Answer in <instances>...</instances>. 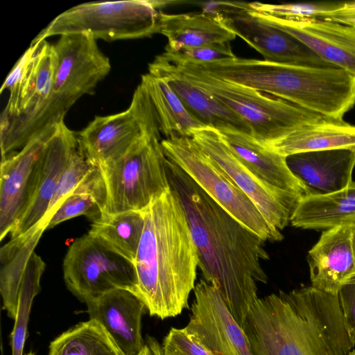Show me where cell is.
Masks as SVG:
<instances>
[{
    "label": "cell",
    "mask_w": 355,
    "mask_h": 355,
    "mask_svg": "<svg viewBox=\"0 0 355 355\" xmlns=\"http://www.w3.org/2000/svg\"><path fill=\"white\" fill-rule=\"evenodd\" d=\"M166 173L169 186L184 211L202 279L218 291L242 327L258 298L257 283L268 282L261 265L269 259L265 241L226 211L168 159Z\"/></svg>",
    "instance_id": "6da1fadb"
},
{
    "label": "cell",
    "mask_w": 355,
    "mask_h": 355,
    "mask_svg": "<svg viewBox=\"0 0 355 355\" xmlns=\"http://www.w3.org/2000/svg\"><path fill=\"white\" fill-rule=\"evenodd\" d=\"M253 355H348L337 295L312 286L258 297L242 326Z\"/></svg>",
    "instance_id": "7a4b0ae2"
},
{
    "label": "cell",
    "mask_w": 355,
    "mask_h": 355,
    "mask_svg": "<svg viewBox=\"0 0 355 355\" xmlns=\"http://www.w3.org/2000/svg\"><path fill=\"white\" fill-rule=\"evenodd\" d=\"M144 227L134 264L135 294L162 320L188 308L198 255L182 206L171 189L144 209Z\"/></svg>",
    "instance_id": "3957f363"
},
{
    "label": "cell",
    "mask_w": 355,
    "mask_h": 355,
    "mask_svg": "<svg viewBox=\"0 0 355 355\" xmlns=\"http://www.w3.org/2000/svg\"><path fill=\"white\" fill-rule=\"evenodd\" d=\"M199 68L216 78L326 117L343 119L355 104V76L336 67L286 64L236 56L202 64Z\"/></svg>",
    "instance_id": "277c9868"
},
{
    "label": "cell",
    "mask_w": 355,
    "mask_h": 355,
    "mask_svg": "<svg viewBox=\"0 0 355 355\" xmlns=\"http://www.w3.org/2000/svg\"><path fill=\"white\" fill-rule=\"evenodd\" d=\"M57 64L52 90L44 108L9 146V152L21 149L46 127L64 120L71 107L83 95L92 94L110 72V59L87 34L60 35L53 44Z\"/></svg>",
    "instance_id": "5b68a950"
},
{
    "label": "cell",
    "mask_w": 355,
    "mask_h": 355,
    "mask_svg": "<svg viewBox=\"0 0 355 355\" xmlns=\"http://www.w3.org/2000/svg\"><path fill=\"white\" fill-rule=\"evenodd\" d=\"M156 58L232 110L264 145L322 116L277 97L216 78L191 64L170 63L158 55Z\"/></svg>",
    "instance_id": "8992f818"
},
{
    "label": "cell",
    "mask_w": 355,
    "mask_h": 355,
    "mask_svg": "<svg viewBox=\"0 0 355 355\" xmlns=\"http://www.w3.org/2000/svg\"><path fill=\"white\" fill-rule=\"evenodd\" d=\"M160 131L146 134L119 159L98 167L105 187V214L142 211L170 189Z\"/></svg>",
    "instance_id": "52a82bcc"
},
{
    "label": "cell",
    "mask_w": 355,
    "mask_h": 355,
    "mask_svg": "<svg viewBox=\"0 0 355 355\" xmlns=\"http://www.w3.org/2000/svg\"><path fill=\"white\" fill-rule=\"evenodd\" d=\"M163 1H105L77 5L57 16L32 41L49 37L87 34L106 41L137 39L159 33L157 8Z\"/></svg>",
    "instance_id": "ba28073f"
},
{
    "label": "cell",
    "mask_w": 355,
    "mask_h": 355,
    "mask_svg": "<svg viewBox=\"0 0 355 355\" xmlns=\"http://www.w3.org/2000/svg\"><path fill=\"white\" fill-rule=\"evenodd\" d=\"M166 158L185 172L208 196L265 241H281L280 230L270 225L228 175L192 139H162Z\"/></svg>",
    "instance_id": "9c48e42d"
},
{
    "label": "cell",
    "mask_w": 355,
    "mask_h": 355,
    "mask_svg": "<svg viewBox=\"0 0 355 355\" xmlns=\"http://www.w3.org/2000/svg\"><path fill=\"white\" fill-rule=\"evenodd\" d=\"M62 268L67 288L85 304L114 288L136 291L134 262L89 233L71 244Z\"/></svg>",
    "instance_id": "30bf717a"
},
{
    "label": "cell",
    "mask_w": 355,
    "mask_h": 355,
    "mask_svg": "<svg viewBox=\"0 0 355 355\" xmlns=\"http://www.w3.org/2000/svg\"><path fill=\"white\" fill-rule=\"evenodd\" d=\"M157 130L160 131L154 107L140 83L128 109L96 116L76 133L78 150L89 164L99 167L119 159L142 137Z\"/></svg>",
    "instance_id": "8fae6325"
},
{
    "label": "cell",
    "mask_w": 355,
    "mask_h": 355,
    "mask_svg": "<svg viewBox=\"0 0 355 355\" xmlns=\"http://www.w3.org/2000/svg\"><path fill=\"white\" fill-rule=\"evenodd\" d=\"M215 6L212 13L236 35L259 52L265 60L286 64L334 67L297 38L259 17L249 3L220 1Z\"/></svg>",
    "instance_id": "7c38bea8"
},
{
    "label": "cell",
    "mask_w": 355,
    "mask_h": 355,
    "mask_svg": "<svg viewBox=\"0 0 355 355\" xmlns=\"http://www.w3.org/2000/svg\"><path fill=\"white\" fill-rule=\"evenodd\" d=\"M191 137L250 198L270 225L280 231L288 225L300 197L273 188L257 178L239 161L216 129H196Z\"/></svg>",
    "instance_id": "4fadbf2b"
},
{
    "label": "cell",
    "mask_w": 355,
    "mask_h": 355,
    "mask_svg": "<svg viewBox=\"0 0 355 355\" xmlns=\"http://www.w3.org/2000/svg\"><path fill=\"white\" fill-rule=\"evenodd\" d=\"M46 127L21 150L1 162L0 240L10 233L36 194L43 154L57 125Z\"/></svg>",
    "instance_id": "5bb4252c"
},
{
    "label": "cell",
    "mask_w": 355,
    "mask_h": 355,
    "mask_svg": "<svg viewBox=\"0 0 355 355\" xmlns=\"http://www.w3.org/2000/svg\"><path fill=\"white\" fill-rule=\"evenodd\" d=\"M191 314L184 327L213 355H253L249 340L218 291L201 279L193 289Z\"/></svg>",
    "instance_id": "9a60e30c"
},
{
    "label": "cell",
    "mask_w": 355,
    "mask_h": 355,
    "mask_svg": "<svg viewBox=\"0 0 355 355\" xmlns=\"http://www.w3.org/2000/svg\"><path fill=\"white\" fill-rule=\"evenodd\" d=\"M255 12L268 24L297 38L334 67L355 76L354 27L319 18L287 19Z\"/></svg>",
    "instance_id": "2e32d148"
},
{
    "label": "cell",
    "mask_w": 355,
    "mask_h": 355,
    "mask_svg": "<svg viewBox=\"0 0 355 355\" xmlns=\"http://www.w3.org/2000/svg\"><path fill=\"white\" fill-rule=\"evenodd\" d=\"M89 319L99 322L123 355H138L146 342L141 319L147 309L128 289L114 288L86 303Z\"/></svg>",
    "instance_id": "e0dca14e"
},
{
    "label": "cell",
    "mask_w": 355,
    "mask_h": 355,
    "mask_svg": "<svg viewBox=\"0 0 355 355\" xmlns=\"http://www.w3.org/2000/svg\"><path fill=\"white\" fill-rule=\"evenodd\" d=\"M307 262L311 286L338 295L342 286L355 278L351 225L324 230L308 252Z\"/></svg>",
    "instance_id": "ac0fdd59"
},
{
    "label": "cell",
    "mask_w": 355,
    "mask_h": 355,
    "mask_svg": "<svg viewBox=\"0 0 355 355\" xmlns=\"http://www.w3.org/2000/svg\"><path fill=\"white\" fill-rule=\"evenodd\" d=\"M309 196L331 193L348 187L355 167V148L297 153L286 157Z\"/></svg>",
    "instance_id": "d6986e66"
},
{
    "label": "cell",
    "mask_w": 355,
    "mask_h": 355,
    "mask_svg": "<svg viewBox=\"0 0 355 355\" xmlns=\"http://www.w3.org/2000/svg\"><path fill=\"white\" fill-rule=\"evenodd\" d=\"M78 148L76 133L62 120L45 148L36 194L31 206L11 231L12 238L25 233L43 219L60 179Z\"/></svg>",
    "instance_id": "ffe728a7"
},
{
    "label": "cell",
    "mask_w": 355,
    "mask_h": 355,
    "mask_svg": "<svg viewBox=\"0 0 355 355\" xmlns=\"http://www.w3.org/2000/svg\"><path fill=\"white\" fill-rule=\"evenodd\" d=\"M218 132L239 161L260 181L300 198L309 196L304 185L289 169L285 157L250 134L232 129Z\"/></svg>",
    "instance_id": "44dd1931"
},
{
    "label": "cell",
    "mask_w": 355,
    "mask_h": 355,
    "mask_svg": "<svg viewBox=\"0 0 355 355\" xmlns=\"http://www.w3.org/2000/svg\"><path fill=\"white\" fill-rule=\"evenodd\" d=\"M148 73L164 78L188 112L204 127L218 131L232 129L252 135L248 124L232 110L157 58L149 64Z\"/></svg>",
    "instance_id": "7402d4cb"
},
{
    "label": "cell",
    "mask_w": 355,
    "mask_h": 355,
    "mask_svg": "<svg viewBox=\"0 0 355 355\" xmlns=\"http://www.w3.org/2000/svg\"><path fill=\"white\" fill-rule=\"evenodd\" d=\"M265 146L285 157L304 152L355 148V125L322 116Z\"/></svg>",
    "instance_id": "603a6c76"
},
{
    "label": "cell",
    "mask_w": 355,
    "mask_h": 355,
    "mask_svg": "<svg viewBox=\"0 0 355 355\" xmlns=\"http://www.w3.org/2000/svg\"><path fill=\"white\" fill-rule=\"evenodd\" d=\"M159 33L168 40L165 50L177 51L210 44L226 43L236 35L213 13L166 14L159 12Z\"/></svg>",
    "instance_id": "cb8c5ba5"
},
{
    "label": "cell",
    "mask_w": 355,
    "mask_h": 355,
    "mask_svg": "<svg viewBox=\"0 0 355 355\" xmlns=\"http://www.w3.org/2000/svg\"><path fill=\"white\" fill-rule=\"evenodd\" d=\"M290 223L304 230H328L355 223V182L340 191L300 200Z\"/></svg>",
    "instance_id": "d4e9b609"
},
{
    "label": "cell",
    "mask_w": 355,
    "mask_h": 355,
    "mask_svg": "<svg viewBox=\"0 0 355 355\" xmlns=\"http://www.w3.org/2000/svg\"><path fill=\"white\" fill-rule=\"evenodd\" d=\"M48 224L40 221L1 248L0 291L3 309L15 320L20 284L28 261Z\"/></svg>",
    "instance_id": "484cf974"
},
{
    "label": "cell",
    "mask_w": 355,
    "mask_h": 355,
    "mask_svg": "<svg viewBox=\"0 0 355 355\" xmlns=\"http://www.w3.org/2000/svg\"><path fill=\"white\" fill-rule=\"evenodd\" d=\"M166 139L191 137L192 131L204 127L187 110L178 95L162 78L147 73L141 76Z\"/></svg>",
    "instance_id": "4316f807"
},
{
    "label": "cell",
    "mask_w": 355,
    "mask_h": 355,
    "mask_svg": "<svg viewBox=\"0 0 355 355\" xmlns=\"http://www.w3.org/2000/svg\"><path fill=\"white\" fill-rule=\"evenodd\" d=\"M144 227V210L104 213L92 222L88 233L134 262Z\"/></svg>",
    "instance_id": "83f0119b"
},
{
    "label": "cell",
    "mask_w": 355,
    "mask_h": 355,
    "mask_svg": "<svg viewBox=\"0 0 355 355\" xmlns=\"http://www.w3.org/2000/svg\"><path fill=\"white\" fill-rule=\"evenodd\" d=\"M49 349L48 355H123L103 326L91 319L62 333Z\"/></svg>",
    "instance_id": "f1b7e54d"
},
{
    "label": "cell",
    "mask_w": 355,
    "mask_h": 355,
    "mask_svg": "<svg viewBox=\"0 0 355 355\" xmlns=\"http://www.w3.org/2000/svg\"><path fill=\"white\" fill-rule=\"evenodd\" d=\"M106 191L101 173L94 166L76 190L60 205L49 220L47 229L79 216L92 222L105 212Z\"/></svg>",
    "instance_id": "f546056e"
},
{
    "label": "cell",
    "mask_w": 355,
    "mask_h": 355,
    "mask_svg": "<svg viewBox=\"0 0 355 355\" xmlns=\"http://www.w3.org/2000/svg\"><path fill=\"white\" fill-rule=\"evenodd\" d=\"M45 263L35 252L32 254L23 276L17 297V314L11 334L12 355H22L33 299L40 291Z\"/></svg>",
    "instance_id": "4dcf8cb0"
},
{
    "label": "cell",
    "mask_w": 355,
    "mask_h": 355,
    "mask_svg": "<svg viewBox=\"0 0 355 355\" xmlns=\"http://www.w3.org/2000/svg\"><path fill=\"white\" fill-rule=\"evenodd\" d=\"M40 43L31 44L3 82L0 92L8 89L9 98L2 116L12 118L19 115L21 105L28 92L32 66Z\"/></svg>",
    "instance_id": "1f68e13d"
},
{
    "label": "cell",
    "mask_w": 355,
    "mask_h": 355,
    "mask_svg": "<svg viewBox=\"0 0 355 355\" xmlns=\"http://www.w3.org/2000/svg\"><path fill=\"white\" fill-rule=\"evenodd\" d=\"M94 166L88 162L78 148L62 173L47 211L41 221L49 224L60 205L76 190Z\"/></svg>",
    "instance_id": "d6a6232c"
},
{
    "label": "cell",
    "mask_w": 355,
    "mask_h": 355,
    "mask_svg": "<svg viewBox=\"0 0 355 355\" xmlns=\"http://www.w3.org/2000/svg\"><path fill=\"white\" fill-rule=\"evenodd\" d=\"M342 2H311L297 3L268 4L249 3L252 9L260 13L287 19L320 18L323 15L339 8Z\"/></svg>",
    "instance_id": "836d02e7"
},
{
    "label": "cell",
    "mask_w": 355,
    "mask_h": 355,
    "mask_svg": "<svg viewBox=\"0 0 355 355\" xmlns=\"http://www.w3.org/2000/svg\"><path fill=\"white\" fill-rule=\"evenodd\" d=\"M160 58L170 63L207 64L236 57L229 42L185 47L177 51L165 50Z\"/></svg>",
    "instance_id": "e575fe53"
},
{
    "label": "cell",
    "mask_w": 355,
    "mask_h": 355,
    "mask_svg": "<svg viewBox=\"0 0 355 355\" xmlns=\"http://www.w3.org/2000/svg\"><path fill=\"white\" fill-rule=\"evenodd\" d=\"M161 346L163 355H213L193 340L184 328H171Z\"/></svg>",
    "instance_id": "d590c367"
},
{
    "label": "cell",
    "mask_w": 355,
    "mask_h": 355,
    "mask_svg": "<svg viewBox=\"0 0 355 355\" xmlns=\"http://www.w3.org/2000/svg\"><path fill=\"white\" fill-rule=\"evenodd\" d=\"M338 297L347 333L355 345V278L342 286Z\"/></svg>",
    "instance_id": "8d00e7d4"
},
{
    "label": "cell",
    "mask_w": 355,
    "mask_h": 355,
    "mask_svg": "<svg viewBox=\"0 0 355 355\" xmlns=\"http://www.w3.org/2000/svg\"><path fill=\"white\" fill-rule=\"evenodd\" d=\"M161 345L154 338L150 336L146 337V345L138 355H159Z\"/></svg>",
    "instance_id": "74e56055"
},
{
    "label": "cell",
    "mask_w": 355,
    "mask_h": 355,
    "mask_svg": "<svg viewBox=\"0 0 355 355\" xmlns=\"http://www.w3.org/2000/svg\"><path fill=\"white\" fill-rule=\"evenodd\" d=\"M352 229V253L353 257L355 264V223L351 225Z\"/></svg>",
    "instance_id": "f35d334b"
},
{
    "label": "cell",
    "mask_w": 355,
    "mask_h": 355,
    "mask_svg": "<svg viewBox=\"0 0 355 355\" xmlns=\"http://www.w3.org/2000/svg\"><path fill=\"white\" fill-rule=\"evenodd\" d=\"M348 355H355V349H352Z\"/></svg>",
    "instance_id": "ab89813d"
},
{
    "label": "cell",
    "mask_w": 355,
    "mask_h": 355,
    "mask_svg": "<svg viewBox=\"0 0 355 355\" xmlns=\"http://www.w3.org/2000/svg\"><path fill=\"white\" fill-rule=\"evenodd\" d=\"M159 355H163L162 350V346L160 347L159 350Z\"/></svg>",
    "instance_id": "60d3db41"
},
{
    "label": "cell",
    "mask_w": 355,
    "mask_h": 355,
    "mask_svg": "<svg viewBox=\"0 0 355 355\" xmlns=\"http://www.w3.org/2000/svg\"><path fill=\"white\" fill-rule=\"evenodd\" d=\"M24 355H35L33 352H30L28 354H26Z\"/></svg>",
    "instance_id": "b9f144b4"
}]
</instances>
